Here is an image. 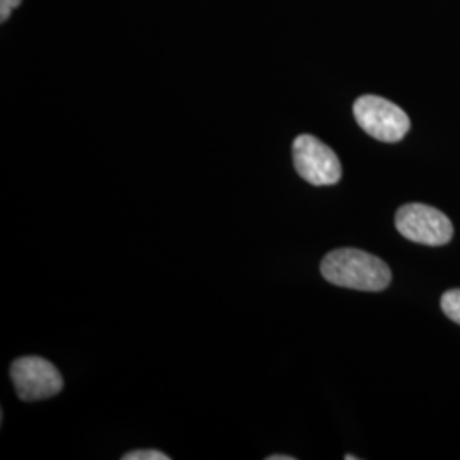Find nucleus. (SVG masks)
Instances as JSON below:
<instances>
[{
    "label": "nucleus",
    "mask_w": 460,
    "mask_h": 460,
    "mask_svg": "<svg viewBox=\"0 0 460 460\" xmlns=\"http://www.w3.org/2000/svg\"><path fill=\"white\" fill-rule=\"evenodd\" d=\"M321 273L336 287L362 292H382L393 279L387 263L355 247L331 251L321 263Z\"/></svg>",
    "instance_id": "obj_1"
},
{
    "label": "nucleus",
    "mask_w": 460,
    "mask_h": 460,
    "mask_svg": "<svg viewBox=\"0 0 460 460\" xmlns=\"http://www.w3.org/2000/svg\"><path fill=\"white\" fill-rule=\"evenodd\" d=\"M353 115L363 132L368 133L376 140L394 144L406 137L411 128L410 116L404 113L397 104L378 98V96H362L353 104Z\"/></svg>",
    "instance_id": "obj_2"
},
{
    "label": "nucleus",
    "mask_w": 460,
    "mask_h": 460,
    "mask_svg": "<svg viewBox=\"0 0 460 460\" xmlns=\"http://www.w3.org/2000/svg\"><path fill=\"white\" fill-rule=\"evenodd\" d=\"M395 227L401 235L423 246H445L454 235L450 218L423 203L402 205L395 214Z\"/></svg>",
    "instance_id": "obj_3"
},
{
    "label": "nucleus",
    "mask_w": 460,
    "mask_h": 460,
    "mask_svg": "<svg viewBox=\"0 0 460 460\" xmlns=\"http://www.w3.org/2000/svg\"><path fill=\"white\" fill-rule=\"evenodd\" d=\"M292 152L294 165L302 180L314 186H331L341 180L338 155L313 135L296 137Z\"/></svg>",
    "instance_id": "obj_4"
},
{
    "label": "nucleus",
    "mask_w": 460,
    "mask_h": 460,
    "mask_svg": "<svg viewBox=\"0 0 460 460\" xmlns=\"http://www.w3.org/2000/svg\"><path fill=\"white\" fill-rule=\"evenodd\" d=\"M11 378L22 401H41L64 389L58 368L41 357H22L11 365Z\"/></svg>",
    "instance_id": "obj_5"
},
{
    "label": "nucleus",
    "mask_w": 460,
    "mask_h": 460,
    "mask_svg": "<svg viewBox=\"0 0 460 460\" xmlns=\"http://www.w3.org/2000/svg\"><path fill=\"white\" fill-rule=\"evenodd\" d=\"M440 305L445 315L460 326V288H452L445 292L440 300Z\"/></svg>",
    "instance_id": "obj_6"
},
{
    "label": "nucleus",
    "mask_w": 460,
    "mask_h": 460,
    "mask_svg": "<svg viewBox=\"0 0 460 460\" xmlns=\"http://www.w3.org/2000/svg\"><path fill=\"white\" fill-rule=\"evenodd\" d=\"M123 460H169V456H165L159 450H132L125 454Z\"/></svg>",
    "instance_id": "obj_7"
},
{
    "label": "nucleus",
    "mask_w": 460,
    "mask_h": 460,
    "mask_svg": "<svg viewBox=\"0 0 460 460\" xmlns=\"http://www.w3.org/2000/svg\"><path fill=\"white\" fill-rule=\"evenodd\" d=\"M21 2L22 0H0V21L5 22L13 14V11L21 5Z\"/></svg>",
    "instance_id": "obj_8"
},
{
    "label": "nucleus",
    "mask_w": 460,
    "mask_h": 460,
    "mask_svg": "<svg viewBox=\"0 0 460 460\" xmlns=\"http://www.w3.org/2000/svg\"><path fill=\"white\" fill-rule=\"evenodd\" d=\"M268 460H296L292 456H270Z\"/></svg>",
    "instance_id": "obj_9"
},
{
    "label": "nucleus",
    "mask_w": 460,
    "mask_h": 460,
    "mask_svg": "<svg viewBox=\"0 0 460 460\" xmlns=\"http://www.w3.org/2000/svg\"><path fill=\"white\" fill-rule=\"evenodd\" d=\"M345 459L346 460H353V459H357V457H353V456H346Z\"/></svg>",
    "instance_id": "obj_10"
}]
</instances>
